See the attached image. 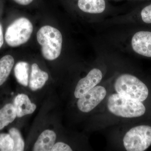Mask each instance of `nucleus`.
Listing matches in <instances>:
<instances>
[{
  "instance_id": "f03ea898",
  "label": "nucleus",
  "mask_w": 151,
  "mask_h": 151,
  "mask_svg": "<svg viewBox=\"0 0 151 151\" xmlns=\"http://www.w3.org/2000/svg\"><path fill=\"white\" fill-rule=\"evenodd\" d=\"M113 87L116 93L141 102L148 97L149 90L146 84L136 76L130 73L119 75L114 81Z\"/></svg>"
},
{
  "instance_id": "aec40b11",
  "label": "nucleus",
  "mask_w": 151,
  "mask_h": 151,
  "mask_svg": "<svg viewBox=\"0 0 151 151\" xmlns=\"http://www.w3.org/2000/svg\"><path fill=\"white\" fill-rule=\"evenodd\" d=\"M17 4L22 5H27L31 3L33 0H14Z\"/></svg>"
},
{
  "instance_id": "f257e3e1",
  "label": "nucleus",
  "mask_w": 151,
  "mask_h": 151,
  "mask_svg": "<svg viewBox=\"0 0 151 151\" xmlns=\"http://www.w3.org/2000/svg\"><path fill=\"white\" fill-rule=\"evenodd\" d=\"M106 100L107 110L112 115L124 119H134L145 114L146 108L142 102L117 93L110 94Z\"/></svg>"
},
{
  "instance_id": "dca6fc26",
  "label": "nucleus",
  "mask_w": 151,
  "mask_h": 151,
  "mask_svg": "<svg viewBox=\"0 0 151 151\" xmlns=\"http://www.w3.org/2000/svg\"><path fill=\"white\" fill-rule=\"evenodd\" d=\"M136 20L141 24L151 26V4L143 7L136 14Z\"/></svg>"
},
{
  "instance_id": "39448f33",
  "label": "nucleus",
  "mask_w": 151,
  "mask_h": 151,
  "mask_svg": "<svg viewBox=\"0 0 151 151\" xmlns=\"http://www.w3.org/2000/svg\"><path fill=\"white\" fill-rule=\"evenodd\" d=\"M32 24L24 17L17 19L11 24L6 30V42L12 47H16L27 42L33 31Z\"/></svg>"
},
{
  "instance_id": "f3484780",
  "label": "nucleus",
  "mask_w": 151,
  "mask_h": 151,
  "mask_svg": "<svg viewBox=\"0 0 151 151\" xmlns=\"http://www.w3.org/2000/svg\"><path fill=\"white\" fill-rule=\"evenodd\" d=\"M9 134L13 139V151H23L24 148V142L19 131L16 128H12L9 131Z\"/></svg>"
},
{
  "instance_id": "423d86ee",
  "label": "nucleus",
  "mask_w": 151,
  "mask_h": 151,
  "mask_svg": "<svg viewBox=\"0 0 151 151\" xmlns=\"http://www.w3.org/2000/svg\"><path fill=\"white\" fill-rule=\"evenodd\" d=\"M108 90L104 86L97 85L78 98L77 106L79 111L84 113L91 112L105 100Z\"/></svg>"
},
{
  "instance_id": "9d476101",
  "label": "nucleus",
  "mask_w": 151,
  "mask_h": 151,
  "mask_svg": "<svg viewBox=\"0 0 151 151\" xmlns=\"http://www.w3.org/2000/svg\"><path fill=\"white\" fill-rule=\"evenodd\" d=\"M56 139L55 132L50 130L44 131L38 138L34 146L35 151H51Z\"/></svg>"
},
{
  "instance_id": "1a4fd4ad",
  "label": "nucleus",
  "mask_w": 151,
  "mask_h": 151,
  "mask_svg": "<svg viewBox=\"0 0 151 151\" xmlns=\"http://www.w3.org/2000/svg\"><path fill=\"white\" fill-rule=\"evenodd\" d=\"M14 106L16 112L17 117L32 114L35 111L36 105L31 102L27 95L23 94H18L15 98Z\"/></svg>"
},
{
  "instance_id": "2eb2a0df",
  "label": "nucleus",
  "mask_w": 151,
  "mask_h": 151,
  "mask_svg": "<svg viewBox=\"0 0 151 151\" xmlns=\"http://www.w3.org/2000/svg\"><path fill=\"white\" fill-rule=\"evenodd\" d=\"M14 63L13 57L6 55L0 60V86L6 80Z\"/></svg>"
},
{
  "instance_id": "f8f14e48",
  "label": "nucleus",
  "mask_w": 151,
  "mask_h": 151,
  "mask_svg": "<svg viewBox=\"0 0 151 151\" xmlns=\"http://www.w3.org/2000/svg\"><path fill=\"white\" fill-rule=\"evenodd\" d=\"M78 6L84 12L92 14L102 13L105 9V0H78Z\"/></svg>"
},
{
  "instance_id": "6e6552de",
  "label": "nucleus",
  "mask_w": 151,
  "mask_h": 151,
  "mask_svg": "<svg viewBox=\"0 0 151 151\" xmlns=\"http://www.w3.org/2000/svg\"><path fill=\"white\" fill-rule=\"evenodd\" d=\"M103 73L99 68H95L89 71V73L81 78L75 87L74 95L75 98L78 99L98 85L103 78Z\"/></svg>"
},
{
  "instance_id": "a211bd4d",
  "label": "nucleus",
  "mask_w": 151,
  "mask_h": 151,
  "mask_svg": "<svg viewBox=\"0 0 151 151\" xmlns=\"http://www.w3.org/2000/svg\"><path fill=\"white\" fill-rule=\"evenodd\" d=\"M14 147L13 139L9 134H0V150L13 151Z\"/></svg>"
},
{
  "instance_id": "4468645a",
  "label": "nucleus",
  "mask_w": 151,
  "mask_h": 151,
  "mask_svg": "<svg viewBox=\"0 0 151 151\" xmlns=\"http://www.w3.org/2000/svg\"><path fill=\"white\" fill-rule=\"evenodd\" d=\"M29 70V65L24 61L18 63L15 66V76L19 83L23 86H26L28 85Z\"/></svg>"
},
{
  "instance_id": "0eeeda50",
  "label": "nucleus",
  "mask_w": 151,
  "mask_h": 151,
  "mask_svg": "<svg viewBox=\"0 0 151 151\" xmlns=\"http://www.w3.org/2000/svg\"><path fill=\"white\" fill-rule=\"evenodd\" d=\"M130 43L136 54L151 58V29L137 30L133 33Z\"/></svg>"
},
{
  "instance_id": "6ab92c4d",
  "label": "nucleus",
  "mask_w": 151,
  "mask_h": 151,
  "mask_svg": "<svg viewBox=\"0 0 151 151\" xmlns=\"http://www.w3.org/2000/svg\"><path fill=\"white\" fill-rule=\"evenodd\" d=\"M73 150L70 146L62 142H58L54 144L52 151H71Z\"/></svg>"
},
{
  "instance_id": "20e7f679",
  "label": "nucleus",
  "mask_w": 151,
  "mask_h": 151,
  "mask_svg": "<svg viewBox=\"0 0 151 151\" xmlns=\"http://www.w3.org/2000/svg\"><path fill=\"white\" fill-rule=\"evenodd\" d=\"M126 151H144L151 145V127L140 125L132 127L124 134L122 139Z\"/></svg>"
},
{
  "instance_id": "7ed1b4c3",
  "label": "nucleus",
  "mask_w": 151,
  "mask_h": 151,
  "mask_svg": "<svg viewBox=\"0 0 151 151\" xmlns=\"http://www.w3.org/2000/svg\"><path fill=\"white\" fill-rule=\"evenodd\" d=\"M37 38L45 59L54 60L59 56L62 50L63 37L58 29L50 26H45L39 30Z\"/></svg>"
},
{
  "instance_id": "9b49d317",
  "label": "nucleus",
  "mask_w": 151,
  "mask_h": 151,
  "mask_svg": "<svg viewBox=\"0 0 151 151\" xmlns=\"http://www.w3.org/2000/svg\"><path fill=\"white\" fill-rule=\"evenodd\" d=\"M48 73L41 70L37 63L32 65L29 80V87L32 91L42 88L48 79Z\"/></svg>"
},
{
  "instance_id": "ddd939ff",
  "label": "nucleus",
  "mask_w": 151,
  "mask_h": 151,
  "mask_svg": "<svg viewBox=\"0 0 151 151\" xmlns=\"http://www.w3.org/2000/svg\"><path fill=\"white\" fill-rule=\"evenodd\" d=\"M17 117L13 105L9 103L0 110V130L12 123Z\"/></svg>"
},
{
  "instance_id": "412c9836",
  "label": "nucleus",
  "mask_w": 151,
  "mask_h": 151,
  "mask_svg": "<svg viewBox=\"0 0 151 151\" xmlns=\"http://www.w3.org/2000/svg\"><path fill=\"white\" fill-rule=\"evenodd\" d=\"M4 44V36H3V28L0 24V48Z\"/></svg>"
}]
</instances>
